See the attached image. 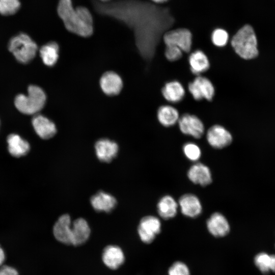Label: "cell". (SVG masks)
<instances>
[{
  "label": "cell",
  "mask_w": 275,
  "mask_h": 275,
  "mask_svg": "<svg viewBox=\"0 0 275 275\" xmlns=\"http://www.w3.org/2000/svg\"><path fill=\"white\" fill-rule=\"evenodd\" d=\"M231 45L235 52L241 58L251 60L259 53L255 32L250 24L240 28L233 36Z\"/></svg>",
  "instance_id": "cell-3"
},
{
  "label": "cell",
  "mask_w": 275,
  "mask_h": 275,
  "mask_svg": "<svg viewBox=\"0 0 275 275\" xmlns=\"http://www.w3.org/2000/svg\"><path fill=\"white\" fill-rule=\"evenodd\" d=\"M8 49L18 62L28 64L36 56L38 46L28 35L19 33L9 40Z\"/></svg>",
  "instance_id": "cell-5"
},
{
  "label": "cell",
  "mask_w": 275,
  "mask_h": 275,
  "mask_svg": "<svg viewBox=\"0 0 275 275\" xmlns=\"http://www.w3.org/2000/svg\"><path fill=\"white\" fill-rule=\"evenodd\" d=\"M46 96L44 91L36 85H31L28 89V95H17L14 99L16 108L26 115L37 114L44 106Z\"/></svg>",
  "instance_id": "cell-4"
},
{
  "label": "cell",
  "mask_w": 275,
  "mask_h": 275,
  "mask_svg": "<svg viewBox=\"0 0 275 275\" xmlns=\"http://www.w3.org/2000/svg\"><path fill=\"white\" fill-rule=\"evenodd\" d=\"M9 153L16 157L26 155L29 151L30 146L28 142L17 134L12 133L7 139Z\"/></svg>",
  "instance_id": "cell-21"
},
{
  "label": "cell",
  "mask_w": 275,
  "mask_h": 275,
  "mask_svg": "<svg viewBox=\"0 0 275 275\" xmlns=\"http://www.w3.org/2000/svg\"><path fill=\"white\" fill-rule=\"evenodd\" d=\"M187 176L194 183L206 186L212 182L211 173L209 168L201 163L193 165L188 170Z\"/></svg>",
  "instance_id": "cell-17"
},
{
  "label": "cell",
  "mask_w": 275,
  "mask_h": 275,
  "mask_svg": "<svg viewBox=\"0 0 275 275\" xmlns=\"http://www.w3.org/2000/svg\"><path fill=\"white\" fill-rule=\"evenodd\" d=\"M157 118L159 122L166 127L174 125L179 120L178 111L170 105H162L157 112Z\"/></svg>",
  "instance_id": "cell-26"
},
{
  "label": "cell",
  "mask_w": 275,
  "mask_h": 275,
  "mask_svg": "<svg viewBox=\"0 0 275 275\" xmlns=\"http://www.w3.org/2000/svg\"><path fill=\"white\" fill-rule=\"evenodd\" d=\"M188 90L195 100H211L214 95L212 82L206 77L198 76L188 84Z\"/></svg>",
  "instance_id": "cell-8"
},
{
  "label": "cell",
  "mask_w": 275,
  "mask_h": 275,
  "mask_svg": "<svg viewBox=\"0 0 275 275\" xmlns=\"http://www.w3.org/2000/svg\"><path fill=\"white\" fill-rule=\"evenodd\" d=\"M209 233L215 237L226 236L229 232V224L224 215L219 212L213 213L207 221Z\"/></svg>",
  "instance_id": "cell-14"
},
{
  "label": "cell",
  "mask_w": 275,
  "mask_h": 275,
  "mask_svg": "<svg viewBox=\"0 0 275 275\" xmlns=\"http://www.w3.org/2000/svg\"><path fill=\"white\" fill-rule=\"evenodd\" d=\"M256 267L263 273L270 271L275 272V255H269L266 253H260L254 258Z\"/></svg>",
  "instance_id": "cell-27"
},
{
  "label": "cell",
  "mask_w": 275,
  "mask_h": 275,
  "mask_svg": "<svg viewBox=\"0 0 275 275\" xmlns=\"http://www.w3.org/2000/svg\"><path fill=\"white\" fill-rule=\"evenodd\" d=\"M32 125L36 133L43 139H49L53 137L57 132L54 123L46 117L36 114L32 121Z\"/></svg>",
  "instance_id": "cell-12"
},
{
  "label": "cell",
  "mask_w": 275,
  "mask_h": 275,
  "mask_svg": "<svg viewBox=\"0 0 275 275\" xmlns=\"http://www.w3.org/2000/svg\"><path fill=\"white\" fill-rule=\"evenodd\" d=\"M178 121L179 128L183 133L196 139L200 138L203 134L204 125L196 116L186 114L179 118Z\"/></svg>",
  "instance_id": "cell-9"
},
{
  "label": "cell",
  "mask_w": 275,
  "mask_h": 275,
  "mask_svg": "<svg viewBox=\"0 0 275 275\" xmlns=\"http://www.w3.org/2000/svg\"><path fill=\"white\" fill-rule=\"evenodd\" d=\"M163 40L166 45H173L179 47L182 51H190L193 42L191 31L186 28H178L165 33Z\"/></svg>",
  "instance_id": "cell-6"
},
{
  "label": "cell",
  "mask_w": 275,
  "mask_h": 275,
  "mask_svg": "<svg viewBox=\"0 0 275 275\" xmlns=\"http://www.w3.org/2000/svg\"><path fill=\"white\" fill-rule=\"evenodd\" d=\"M168 275H190V271L188 266L180 261L174 262L169 268Z\"/></svg>",
  "instance_id": "cell-30"
},
{
  "label": "cell",
  "mask_w": 275,
  "mask_h": 275,
  "mask_svg": "<svg viewBox=\"0 0 275 275\" xmlns=\"http://www.w3.org/2000/svg\"><path fill=\"white\" fill-rule=\"evenodd\" d=\"M100 85L103 92L109 96L118 95L122 90L123 82L116 73L108 71L104 73L100 80Z\"/></svg>",
  "instance_id": "cell-16"
},
{
  "label": "cell",
  "mask_w": 275,
  "mask_h": 275,
  "mask_svg": "<svg viewBox=\"0 0 275 275\" xmlns=\"http://www.w3.org/2000/svg\"><path fill=\"white\" fill-rule=\"evenodd\" d=\"M165 56L170 61H175L182 56V50L179 47L173 45H166Z\"/></svg>",
  "instance_id": "cell-32"
},
{
  "label": "cell",
  "mask_w": 275,
  "mask_h": 275,
  "mask_svg": "<svg viewBox=\"0 0 275 275\" xmlns=\"http://www.w3.org/2000/svg\"><path fill=\"white\" fill-rule=\"evenodd\" d=\"M162 94L167 100L175 103L183 99L185 90L179 81L174 80L168 82L164 85L162 89Z\"/></svg>",
  "instance_id": "cell-23"
},
{
  "label": "cell",
  "mask_w": 275,
  "mask_h": 275,
  "mask_svg": "<svg viewBox=\"0 0 275 275\" xmlns=\"http://www.w3.org/2000/svg\"><path fill=\"white\" fill-rule=\"evenodd\" d=\"M93 4L98 13L117 20L133 31L136 46L144 59L150 60L153 57L158 37L154 33L151 5L139 0L107 3L93 0Z\"/></svg>",
  "instance_id": "cell-1"
},
{
  "label": "cell",
  "mask_w": 275,
  "mask_h": 275,
  "mask_svg": "<svg viewBox=\"0 0 275 275\" xmlns=\"http://www.w3.org/2000/svg\"><path fill=\"white\" fill-rule=\"evenodd\" d=\"M207 140L212 147L221 149L231 143L232 137L231 133L224 127L215 125L208 130Z\"/></svg>",
  "instance_id": "cell-10"
},
{
  "label": "cell",
  "mask_w": 275,
  "mask_h": 275,
  "mask_svg": "<svg viewBox=\"0 0 275 275\" xmlns=\"http://www.w3.org/2000/svg\"><path fill=\"white\" fill-rule=\"evenodd\" d=\"M102 258L104 264L109 268L116 269L124 261V255L121 249L117 245L107 246L103 250Z\"/></svg>",
  "instance_id": "cell-20"
},
{
  "label": "cell",
  "mask_w": 275,
  "mask_h": 275,
  "mask_svg": "<svg viewBox=\"0 0 275 275\" xmlns=\"http://www.w3.org/2000/svg\"><path fill=\"white\" fill-rule=\"evenodd\" d=\"M57 12L69 32L83 37H89L93 34V18L86 7L74 8L71 0H59Z\"/></svg>",
  "instance_id": "cell-2"
},
{
  "label": "cell",
  "mask_w": 275,
  "mask_h": 275,
  "mask_svg": "<svg viewBox=\"0 0 275 275\" xmlns=\"http://www.w3.org/2000/svg\"><path fill=\"white\" fill-rule=\"evenodd\" d=\"M178 209V203L171 196L162 197L157 204L159 215L163 219H169L175 216Z\"/></svg>",
  "instance_id": "cell-24"
},
{
  "label": "cell",
  "mask_w": 275,
  "mask_h": 275,
  "mask_svg": "<svg viewBox=\"0 0 275 275\" xmlns=\"http://www.w3.org/2000/svg\"><path fill=\"white\" fill-rule=\"evenodd\" d=\"M155 3H163L167 2L168 0H151Z\"/></svg>",
  "instance_id": "cell-35"
},
{
  "label": "cell",
  "mask_w": 275,
  "mask_h": 275,
  "mask_svg": "<svg viewBox=\"0 0 275 275\" xmlns=\"http://www.w3.org/2000/svg\"><path fill=\"white\" fill-rule=\"evenodd\" d=\"M182 213L186 216L195 218L202 212V207L198 198L193 194L183 195L179 200Z\"/></svg>",
  "instance_id": "cell-15"
},
{
  "label": "cell",
  "mask_w": 275,
  "mask_h": 275,
  "mask_svg": "<svg viewBox=\"0 0 275 275\" xmlns=\"http://www.w3.org/2000/svg\"><path fill=\"white\" fill-rule=\"evenodd\" d=\"M0 275H19V274L14 268L8 265H2L0 267Z\"/></svg>",
  "instance_id": "cell-33"
},
{
  "label": "cell",
  "mask_w": 275,
  "mask_h": 275,
  "mask_svg": "<svg viewBox=\"0 0 275 275\" xmlns=\"http://www.w3.org/2000/svg\"><path fill=\"white\" fill-rule=\"evenodd\" d=\"M19 0H0V14L4 16L12 15L20 9Z\"/></svg>",
  "instance_id": "cell-28"
},
{
  "label": "cell",
  "mask_w": 275,
  "mask_h": 275,
  "mask_svg": "<svg viewBox=\"0 0 275 275\" xmlns=\"http://www.w3.org/2000/svg\"><path fill=\"white\" fill-rule=\"evenodd\" d=\"M90 232L86 220L82 218L75 219L71 225V244L76 246L82 244L88 239Z\"/></svg>",
  "instance_id": "cell-18"
},
{
  "label": "cell",
  "mask_w": 275,
  "mask_h": 275,
  "mask_svg": "<svg viewBox=\"0 0 275 275\" xmlns=\"http://www.w3.org/2000/svg\"><path fill=\"white\" fill-rule=\"evenodd\" d=\"M5 259V253L2 249V248L0 246V267L2 266L4 261Z\"/></svg>",
  "instance_id": "cell-34"
},
{
  "label": "cell",
  "mask_w": 275,
  "mask_h": 275,
  "mask_svg": "<svg viewBox=\"0 0 275 275\" xmlns=\"http://www.w3.org/2000/svg\"><path fill=\"white\" fill-rule=\"evenodd\" d=\"M95 149L99 160L104 162H109L117 156L119 147L116 142L102 139L96 143Z\"/></svg>",
  "instance_id": "cell-13"
},
{
  "label": "cell",
  "mask_w": 275,
  "mask_h": 275,
  "mask_svg": "<svg viewBox=\"0 0 275 275\" xmlns=\"http://www.w3.org/2000/svg\"><path fill=\"white\" fill-rule=\"evenodd\" d=\"M71 219L67 214L61 215L55 223L53 235L57 240L66 244H71Z\"/></svg>",
  "instance_id": "cell-11"
},
{
  "label": "cell",
  "mask_w": 275,
  "mask_h": 275,
  "mask_svg": "<svg viewBox=\"0 0 275 275\" xmlns=\"http://www.w3.org/2000/svg\"><path fill=\"white\" fill-rule=\"evenodd\" d=\"M189 63L191 71L196 75L207 71L210 66L208 57L200 50H196L190 54Z\"/></svg>",
  "instance_id": "cell-22"
},
{
  "label": "cell",
  "mask_w": 275,
  "mask_h": 275,
  "mask_svg": "<svg viewBox=\"0 0 275 275\" xmlns=\"http://www.w3.org/2000/svg\"><path fill=\"white\" fill-rule=\"evenodd\" d=\"M99 2H102V3H107L110 2L111 0H99Z\"/></svg>",
  "instance_id": "cell-36"
},
{
  "label": "cell",
  "mask_w": 275,
  "mask_h": 275,
  "mask_svg": "<svg viewBox=\"0 0 275 275\" xmlns=\"http://www.w3.org/2000/svg\"><path fill=\"white\" fill-rule=\"evenodd\" d=\"M229 37V34L226 30L222 28H217L212 33L211 41L215 46L223 47L227 44Z\"/></svg>",
  "instance_id": "cell-29"
},
{
  "label": "cell",
  "mask_w": 275,
  "mask_h": 275,
  "mask_svg": "<svg viewBox=\"0 0 275 275\" xmlns=\"http://www.w3.org/2000/svg\"><path fill=\"white\" fill-rule=\"evenodd\" d=\"M138 230L141 240L145 243H150L160 232V221L155 216H146L140 221Z\"/></svg>",
  "instance_id": "cell-7"
},
{
  "label": "cell",
  "mask_w": 275,
  "mask_h": 275,
  "mask_svg": "<svg viewBox=\"0 0 275 275\" xmlns=\"http://www.w3.org/2000/svg\"><path fill=\"white\" fill-rule=\"evenodd\" d=\"M90 202L96 211L105 212L112 211L117 203L114 196L103 191H100L93 195L91 198Z\"/></svg>",
  "instance_id": "cell-19"
},
{
  "label": "cell",
  "mask_w": 275,
  "mask_h": 275,
  "mask_svg": "<svg viewBox=\"0 0 275 275\" xmlns=\"http://www.w3.org/2000/svg\"><path fill=\"white\" fill-rule=\"evenodd\" d=\"M59 46L54 41L43 45L39 50L40 57L43 63L48 66L54 65L59 58Z\"/></svg>",
  "instance_id": "cell-25"
},
{
  "label": "cell",
  "mask_w": 275,
  "mask_h": 275,
  "mask_svg": "<svg viewBox=\"0 0 275 275\" xmlns=\"http://www.w3.org/2000/svg\"><path fill=\"white\" fill-rule=\"evenodd\" d=\"M183 152L186 157L191 161H197L201 155L200 148L192 143H186L184 145Z\"/></svg>",
  "instance_id": "cell-31"
}]
</instances>
